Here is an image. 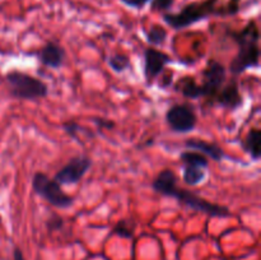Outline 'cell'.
Segmentation results:
<instances>
[{
	"label": "cell",
	"instance_id": "obj_1",
	"mask_svg": "<svg viewBox=\"0 0 261 260\" xmlns=\"http://www.w3.org/2000/svg\"><path fill=\"white\" fill-rule=\"evenodd\" d=\"M178 177L171 168H165L154 177L152 188L155 193L161 194L167 198H173L182 205L193 209L195 212L206 214L209 217H218V218H228L232 216L229 208L219 204L212 203L203 196L193 193V191L178 186Z\"/></svg>",
	"mask_w": 261,
	"mask_h": 260
},
{
	"label": "cell",
	"instance_id": "obj_2",
	"mask_svg": "<svg viewBox=\"0 0 261 260\" xmlns=\"http://www.w3.org/2000/svg\"><path fill=\"white\" fill-rule=\"evenodd\" d=\"M241 0H200L185 5L178 13H165L163 22L173 30H184L211 17H232L241 9Z\"/></svg>",
	"mask_w": 261,
	"mask_h": 260
},
{
	"label": "cell",
	"instance_id": "obj_3",
	"mask_svg": "<svg viewBox=\"0 0 261 260\" xmlns=\"http://www.w3.org/2000/svg\"><path fill=\"white\" fill-rule=\"evenodd\" d=\"M228 36L237 45V54L229 63L228 70L233 76L241 75L247 69L260 66V30L256 20H250L239 31H228Z\"/></svg>",
	"mask_w": 261,
	"mask_h": 260
},
{
	"label": "cell",
	"instance_id": "obj_4",
	"mask_svg": "<svg viewBox=\"0 0 261 260\" xmlns=\"http://www.w3.org/2000/svg\"><path fill=\"white\" fill-rule=\"evenodd\" d=\"M5 82L9 87L10 96L17 99L36 101L48 94V86L45 82L24 71H9L5 74Z\"/></svg>",
	"mask_w": 261,
	"mask_h": 260
},
{
	"label": "cell",
	"instance_id": "obj_5",
	"mask_svg": "<svg viewBox=\"0 0 261 260\" xmlns=\"http://www.w3.org/2000/svg\"><path fill=\"white\" fill-rule=\"evenodd\" d=\"M32 190L58 209H69L73 206L74 198L63 190L60 184L48 177L43 172H36L32 177Z\"/></svg>",
	"mask_w": 261,
	"mask_h": 260
},
{
	"label": "cell",
	"instance_id": "obj_6",
	"mask_svg": "<svg viewBox=\"0 0 261 260\" xmlns=\"http://www.w3.org/2000/svg\"><path fill=\"white\" fill-rule=\"evenodd\" d=\"M166 122L173 133L188 134L191 133L198 125V115L195 107L189 102L175 103L166 111Z\"/></svg>",
	"mask_w": 261,
	"mask_h": 260
},
{
	"label": "cell",
	"instance_id": "obj_7",
	"mask_svg": "<svg viewBox=\"0 0 261 260\" xmlns=\"http://www.w3.org/2000/svg\"><path fill=\"white\" fill-rule=\"evenodd\" d=\"M201 78L203 81L199 83L201 98H206L208 102H211L227 82L226 66L216 59H209L205 68L201 71Z\"/></svg>",
	"mask_w": 261,
	"mask_h": 260
},
{
	"label": "cell",
	"instance_id": "obj_8",
	"mask_svg": "<svg viewBox=\"0 0 261 260\" xmlns=\"http://www.w3.org/2000/svg\"><path fill=\"white\" fill-rule=\"evenodd\" d=\"M93 161L89 155L78 154L68 161L54 176V180L60 185H75L92 168Z\"/></svg>",
	"mask_w": 261,
	"mask_h": 260
},
{
	"label": "cell",
	"instance_id": "obj_9",
	"mask_svg": "<svg viewBox=\"0 0 261 260\" xmlns=\"http://www.w3.org/2000/svg\"><path fill=\"white\" fill-rule=\"evenodd\" d=\"M144 58V79L147 86H152L155 79L163 73L166 66L172 63V58L167 53L155 47H147L143 54Z\"/></svg>",
	"mask_w": 261,
	"mask_h": 260
},
{
	"label": "cell",
	"instance_id": "obj_10",
	"mask_svg": "<svg viewBox=\"0 0 261 260\" xmlns=\"http://www.w3.org/2000/svg\"><path fill=\"white\" fill-rule=\"evenodd\" d=\"M209 103L212 106L222 107V109L229 110V111H236L237 109H240L244 105V96L240 91L237 79L232 78L226 82L221 91L214 96V98Z\"/></svg>",
	"mask_w": 261,
	"mask_h": 260
},
{
	"label": "cell",
	"instance_id": "obj_11",
	"mask_svg": "<svg viewBox=\"0 0 261 260\" xmlns=\"http://www.w3.org/2000/svg\"><path fill=\"white\" fill-rule=\"evenodd\" d=\"M41 64L50 69H60L66 59V51L60 43L48 41L37 53Z\"/></svg>",
	"mask_w": 261,
	"mask_h": 260
},
{
	"label": "cell",
	"instance_id": "obj_12",
	"mask_svg": "<svg viewBox=\"0 0 261 260\" xmlns=\"http://www.w3.org/2000/svg\"><path fill=\"white\" fill-rule=\"evenodd\" d=\"M184 144H185L186 149L196 150V152L201 153L205 157L212 158L216 162H222L226 158H231L224 153L221 145H218L214 142H208V140L204 139H186Z\"/></svg>",
	"mask_w": 261,
	"mask_h": 260
},
{
	"label": "cell",
	"instance_id": "obj_13",
	"mask_svg": "<svg viewBox=\"0 0 261 260\" xmlns=\"http://www.w3.org/2000/svg\"><path fill=\"white\" fill-rule=\"evenodd\" d=\"M242 150L250 155L254 162L260 160L261 157V130L254 126L247 132L246 137L240 143Z\"/></svg>",
	"mask_w": 261,
	"mask_h": 260
},
{
	"label": "cell",
	"instance_id": "obj_14",
	"mask_svg": "<svg viewBox=\"0 0 261 260\" xmlns=\"http://www.w3.org/2000/svg\"><path fill=\"white\" fill-rule=\"evenodd\" d=\"M175 91L182 94L188 99L201 98L200 84L196 82V79L194 76L185 75L178 79L175 84Z\"/></svg>",
	"mask_w": 261,
	"mask_h": 260
},
{
	"label": "cell",
	"instance_id": "obj_15",
	"mask_svg": "<svg viewBox=\"0 0 261 260\" xmlns=\"http://www.w3.org/2000/svg\"><path fill=\"white\" fill-rule=\"evenodd\" d=\"M208 176V170L201 167H196V166H184L182 171V178L188 185L190 186H198L203 183Z\"/></svg>",
	"mask_w": 261,
	"mask_h": 260
},
{
	"label": "cell",
	"instance_id": "obj_16",
	"mask_svg": "<svg viewBox=\"0 0 261 260\" xmlns=\"http://www.w3.org/2000/svg\"><path fill=\"white\" fill-rule=\"evenodd\" d=\"M180 161L184 163V165L189 166H196V167H201L208 170L209 167V158L205 157L201 153L196 152V150H184V152L180 153Z\"/></svg>",
	"mask_w": 261,
	"mask_h": 260
},
{
	"label": "cell",
	"instance_id": "obj_17",
	"mask_svg": "<svg viewBox=\"0 0 261 260\" xmlns=\"http://www.w3.org/2000/svg\"><path fill=\"white\" fill-rule=\"evenodd\" d=\"M107 64L115 73H122L130 68V58L122 53H115L107 58Z\"/></svg>",
	"mask_w": 261,
	"mask_h": 260
},
{
	"label": "cell",
	"instance_id": "obj_18",
	"mask_svg": "<svg viewBox=\"0 0 261 260\" xmlns=\"http://www.w3.org/2000/svg\"><path fill=\"white\" fill-rule=\"evenodd\" d=\"M168 32L165 27L161 24H153L147 32V41L152 47L154 46H161L167 40Z\"/></svg>",
	"mask_w": 261,
	"mask_h": 260
},
{
	"label": "cell",
	"instance_id": "obj_19",
	"mask_svg": "<svg viewBox=\"0 0 261 260\" xmlns=\"http://www.w3.org/2000/svg\"><path fill=\"white\" fill-rule=\"evenodd\" d=\"M134 231H135L134 222L129 221V219H122V221L117 222L112 232H114L115 235H119L120 237H124V239H132V237L134 236Z\"/></svg>",
	"mask_w": 261,
	"mask_h": 260
},
{
	"label": "cell",
	"instance_id": "obj_20",
	"mask_svg": "<svg viewBox=\"0 0 261 260\" xmlns=\"http://www.w3.org/2000/svg\"><path fill=\"white\" fill-rule=\"evenodd\" d=\"M63 129L65 130V133L71 138V139L78 140L79 133H84V134L93 137V134H92L87 127L82 126V125L78 124L76 121H65L63 124Z\"/></svg>",
	"mask_w": 261,
	"mask_h": 260
},
{
	"label": "cell",
	"instance_id": "obj_21",
	"mask_svg": "<svg viewBox=\"0 0 261 260\" xmlns=\"http://www.w3.org/2000/svg\"><path fill=\"white\" fill-rule=\"evenodd\" d=\"M64 224H65V221H64V218L60 214L51 213V216L48 217L47 221H46V228L50 232L60 231L64 227Z\"/></svg>",
	"mask_w": 261,
	"mask_h": 260
},
{
	"label": "cell",
	"instance_id": "obj_22",
	"mask_svg": "<svg viewBox=\"0 0 261 260\" xmlns=\"http://www.w3.org/2000/svg\"><path fill=\"white\" fill-rule=\"evenodd\" d=\"M175 0H152L150 2V9L153 12H167L173 7Z\"/></svg>",
	"mask_w": 261,
	"mask_h": 260
},
{
	"label": "cell",
	"instance_id": "obj_23",
	"mask_svg": "<svg viewBox=\"0 0 261 260\" xmlns=\"http://www.w3.org/2000/svg\"><path fill=\"white\" fill-rule=\"evenodd\" d=\"M149 2H152V0H121L122 4H125L126 7L134 8V9H142Z\"/></svg>",
	"mask_w": 261,
	"mask_h": 260
},
{
	"label": "cell",
	"instance_id": "obj_24",
	"mask_svg": "<svg viewBox=\"0 0 261 260\" xmlns=\"http://www.w3.org/2000/svg\"><path fill=\"white\" fill-rule=\"evenodd\" d=\"M93 122H96L97 126H98V130L102 129H114L115 127V122L112 120H107V119H94Z\"/></svg>",
	"mask_w": 261,
	"mask_h": 260
},
{
	"label": "cell",
	"instance_id": "obj_25",
	"mask_svg": "<svg viewBox=\"0 0 261 260\" xmlns=\"http://www.w3.org/2000/svg\"><path fill=\"white\" fill-rule=\"evenodd\" d=\"M13 260H25L19 247H14V250H13Z\"/></svg>",
	"mask_w": 261,
	"mask_h": 260
}]
</instances>
